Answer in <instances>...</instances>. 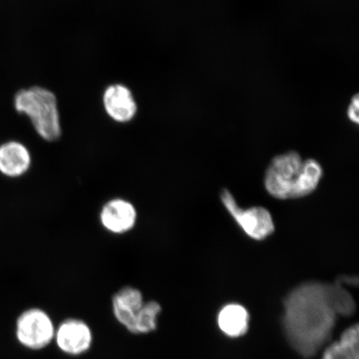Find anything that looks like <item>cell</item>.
<instances>
[{
    "label": "cell",
    "mask_w": 359,
    "mask_h": 359,
    "mask_svg": "<svg viewBox=\"0 0 359 359\" xmlns=\"http://www.w3.org/2000/svg\"><path fill=\"white\" fill-rule=\"evenodd\" d=\"M13 104L19 114L28 116L43 140H60L62 133L60 112L57 97L50 90L39 86L21 89L15 94Z\"/></svg>",
    "instance_id": "3"
},
{
    "label": "cell",
    "mask_w": 359,
    "mask_h": 359,
    "mask_svg": "<svg viewBox=\"0 0 359 359\" xmlns=\"http://www.w3.org/2000/svg\"><path fill=\"white\" fill-rule=\"evenodd\" d=\"M16 335L25 347L38 350L50 344L55 331L48 314L41 309L33 308L22 313L18 318Z\"/></svg>",
    "instance_id": "5"
},
{
    "label": "cell",
    "mask_w": 359,
    "mask_h": 359,
    "mask_svg": "<svg viewBox=\"0 0 359 359\" xmlns=\"http://www.w3.org/2000/svg\"><path fill=\"white\" fill-rule=\"evenodd\" d=\"M337 316L327 284L305 282L285 299L282 322L286 339L300 356L312 358L330 339Z\"/></svg>",
    "instance_id": "1"
},
{
    "label": "cell",
    "mask_w": 359,
    "mask_h": 359,
    "mask_svg": "<svg viewBox=\"0 0 359 359\" xmlns=\"http://www.w3.org/2000/svg\"><path fill=\"white\" fill-rule=\"evenodd\" d=\"M322 175L318 161L303 160L297 152L290 151L272 160L266 170L264 185L275 198H299L316 189Z\"/></svg>",
    "instance_id": "2"
},
{
    "label": "cell",
    "mask_w": 359,
    "mask_h": 359,
    "mask_svg": "<svg viewBox=\"0 0 359 359\" xmlns=\"http://www.w3.org/2000/svg\"><path fill=\"white\" fill-rule=\"evenodd\" d=\"M332 306L338 316H352L356 311V304L353 296L342 285L327 284Z\"/></svg>",
    "instance_id": "14"
},
{
    "label": "cell",
    "mask_w": 359,
    "mask_h": 359,
    "mask_svg": "<svg viewBox=\"0 0 359 359\" xmlns=\"http://www.w3.org/2000/svg\"><path fill=\"white\" fill-rule=\"evenodd\" d=\"M336 284H348L353 285H358V278L353 276H341L338 280H336Z\"/></svg>",
    "instance_id": "16"
},
{
    "label": "cell",
    "mask_w": 359,
    "mask_h": 359,
    "mask_svg": "<svg viewBox=\"0 0 359 359\" xmlns=\"http://www.w3.org/2000/svg\"><path fill=\"white\" fill-rule=\"evenodd\" d=\"M101 226L107 232L123 236L131 232L138 222L136 206L123 197H114L102 205L100 212Z\"/></svg>",
    "instance_id": "6"
},
{
    "label": "cell",
    "mask_w": 359,
    "mask_h": 359,
    "mask_svg": "<svg viewBox=\"0 0 359 359\" xmlns=\"http://www.w3.org/2000/svg\"><path fill=\"white\" fill-rule=\"evenodd\" d=\"M102 105L106 114L115 123L132 122L137 114V104L133 93L123 84H111L102 94Z\"/></svg>",
    "instance_id": "7"
},
{
    "label": "cell",
    "mask_w": 359,
    "mask_h": 359,
    "mask_svg": "<svg viewBox=\"0 0 359 359\" xmlns=\"http://www.w3.org/2000/svg\"><path fill=\"white\" fill-rule=\"evenodd\" d=\"M161 312L159 303L151 300L145 302L139 311L129 332L133 334H148L154 332L157 327V320Z\"/></svg>",
    "instance_id": "13"
},
{
    "label": "cell",
    "mask_w": 359,
    "mask_h": 359,
    "mask_svg": "<svg viewBox=\"0 0 359 359\" xmlns=\"http://www.w3.org/2000/svg\"><path fill=\"white\" fill-rule=\"evenodd\" d=\"M321 359H359V329L358 325L348 327L337 342L327 345Z\"/></svg>",
    "instance_id": "12"
},
{
    "label": "cell",
    "mask_w": 359,
    "mask_h": 359,
    "mask_svg": "<svg viewBox=\"0 0 359 359\" xmlns=\"http://www.w3.org/2000/svg\"><path fill=\"white\" fill-rule=\"evenodd\" d=\"M144 303L140 290L133 286H125L112 297V312L119 324L129 331Z\"/></svg>",
    "instance_id": "10"
},
{
    "label": "cell",
    "mask_w": 359,
    "mask_h": 359,
    "mask_svg": "<svg viewBox=\"0 0 359 359\" xmlns=\"http://www.w3.org/2000/svg\"><path fill=\"white\" fill-rule=\"evenodd\" d=\"M57 346L67 354L79 355L88 351L93 342L92 332L87 324L76 318L62 322L55 333Z\"/></svg>",
    "instance_id": "8"
},
{
    "label": "cell",
    "mask_w": 359,
    "mask_h": 359,
    "mask_svg": "<svg viewBox=\"0 0 359 359\" xmlns=\"http://www.w3.org/2000/svg\"><path fill=\"white\" fill-rule=\"evenodd\" d=\"M32 165V156L22 143L11 141L0 146V172L8 177L24 176Z\"/></svg>",
    "instance_id": "9"
},
{
    "label": "cell",
    "mask_w": 359,
    "mask_h": 359,
    "mask_svg": "<svg viewBox=\"0 0 359 359\" xmlns=\"http://www.w3.org/2000/svg\"><path fill=\"white\" fill-rule=\"evenodd\" d=\"M217 324L224 334L233 339L240 338L248 331L249 312L239 304L224 305L218 313Z\"/></svg>",
    "instance_id": "11"
},
{
    "label": "cell",
    "mask_w": 359,
    "mask_h": 359,
    "mask_svg": "<svg viewBox=\"0 0 359 359\" xmlns=\"http://www.w3.org/2000/svg\"><path fill=\"white\" fill-rule=\"evenodd\" d=\"M221 198L227 212L251 239L262 241L275 230L271 215L266 209L260 206L242 209L228 190L222 192Z\"/></svg>",
    "instance_id": "4"
},
{
    "label": "cell",
    "mask_w": 359,
    "mask_h": 359,
    "mask_svg": "<svg viewBox=\"0 0 359 359\" xmlns=\"http://www.w3.org/2000/svg\"><path fill=\"white\" fill-rule=\"evenodd\" d=\"M358 97L354 96L348 109V116L353 123H358Z\"/></svg>",
    "instance_id": "15"
}]
</instances>
